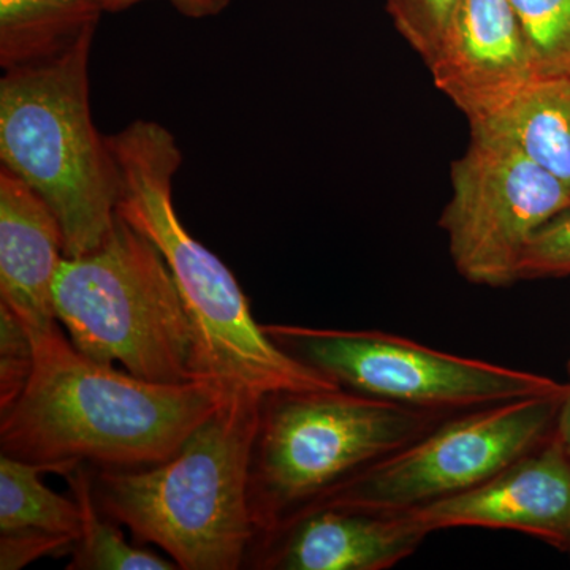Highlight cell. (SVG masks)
Returning a JSON list of instances; mask_svg holds the SVG:
<instances>
[{"mask_svg":"<svg viewBox=\"0 0 570 570\" xmlns=\"http://www.w3.org/2000/svg\"><path fill=\"white\" fill-rule=\"evenodd\" d=\"M94 36L50 61L7 70L0 80L2 168L50 206L66 257L102 245L121 197L118 163L91 116Z\"/></svg>","mask_w":570,"mask_h":570,"instance_id":"obj_4","label":"cell"},{"mask_svg":"<svg viewBox=\"0 0 570 570\" xmlns=\"http://www.w3.org/2000/svg\"><path fill=\"white\" fill-rule=\"evenodd\" d=\"M461 0H385L396 31L423 62L434 55Z\"/></svg>","mask_w":570,"mask_h":570,"instance_id":"obj_19","label":"cell"},{"mask_svg":"<svg viewBox=\"0 0 570 570\" xmlns=\"http://www.w3.org/2000/svg\"><path fill=\"white\" fill-rule=\"evenodd\" d=\"M426 67L469 126L497 115L538 78L509 0H461Z\"/></svg>","mask_w":570,"mask_h":570,"instance_id":"obj_10","label":"cell"},{"mask_svg":"<svg viewBox=\"0 0 570 570\" xmlns=\"http://www.w3.org/2000/svg\"><path fill=\"white\" fill-rule=\"evenodd\" d=\"M262 400L225 396L170 459L153 466L92 469L97 505L179 569L246 568L258 539L249 469Z\"/></svg>","mask_w":570,"mask_h":570,"instance_id":"obj_3","label":"cell"},{"mask_svg":"<svg viewBox=\"0 0 570 570\" xmlns=\"http://www.w3.org/2000/svg\"><path fill=\"white\" fill-rule=\"evenodd\" d=\"M52 299L82 355L160 384L197 381L193 325L175 277L160 250L121 216L102 245L63 257Z\"/></svg>","mask_w":570,"mask_h":570,"instance_id":"obj_6","label":"cell"},{"mask_svg":"<svg viewBox=\"0 0 570 570\" xmlns=\"http://www.w3.org/2000/svg\"><path fill=\"white\" fill-rule=\"evenodd\" d=\"M538 78L570 75V0H509Z\"/></svg>","mask_w":570,"mask_h":570,"instance_id":"obj_18","label":"cell"},{"mask_svg":"<svg viewBox=\"0 0 570 570\" xmlns=\"http://www.w3.org/2000/svg\"><path fill=\"white\" fill-rule=\"evenodd\" d=\"M264 330L288 355L341 389L441 414L566 390L542 374L449 354L379 330L283 324Z\"/></svg>","mask_w":570,"mask_h":570,"instance_id":"obj_7","label":"cell"},{"mask_svg":"<svg viewBox=\"0 0 570 570\" xmlns=\"http://www.w3.org/2000/svg\"><path fill=\"white\" fill-rule=\"evenodd\" d=\"M36 366V348L28 328L0 303V412L21 396Z\"/></svg>","mask_w":570,"mask_h":570,"instance_id":"obj_20","label":"cell"},{"mask_svg":"<svg viewBox=\"0 0 570 570\" xmlns=\"http://www.w3.org/2000/svg\"><path fill=\"white\" fill-rule=\"evenodd\" d=\"M140 2L142 0H100L105 11H122ZM167 2L171 3L183 17L205 20L223 13L230 6L232 0H167Z\"/></svg>","mask_w":570,"mask_h":570,"instance_id":"obj_23","label":"cell"},{"mask_svg":"<svg viewBox=\"0 0 570 570\" xmlns=\"http://www.w3.org/2000/svg\"><path fill=\"white\" fill-rule=\"evenodd\" d=\"M452 415L341 387L266 395L249 469L258 538Z\"/></svg>","mask_w":570,"mask_h":570,"instance_id":"obj_5","label":"cell"},{"mask_svg":"<svg viewBox=\"0 0 570 570\" xmlns=\"http://www.w3.org/2000/svg\"><path fill=\"white\" fill-rule=\"evenodd\" d=\"M77 539L39 530L0 532V569L20 570L45 557H66Z\"/></svg>","mask_w":570,"mask_h":570,"instance_id":"obj_22","label":"cell"},{"mask_svg":"<svg viewBox=\"0 0 570 570\" xmlns=\"http://www.w3.org/2000/svg\"><path fill=\"white\" fill-rule=\"evenodd\" d=\"M471 135L505 142L570 187V75L535 78Z\"/></svg>","mask_w":570,"mask_h":570,"instance_id":"obj_14","label":"cell"},{"mask_svg":"<svg viewBox=\"0 0 570 570\" xmlns=\"http://www.w3.org/2000/svg\"><path fill=\"white\" fill-rule=\"evenodd\" d=\"M570 276V209L540 227L521 255L519 279Z\"/></svg>","mask_w":570,"mask_h":570,"instance_id":"obj_21","label":"cell"},{"mask_svg":"<svg viewBox=\"0 0 570 570\" xmlns=\"http://www.w3.org/2000/svg\"><path fill=\"white\" fill-rule=\"evenodd\" d=\"M430 530L485 528L570 550V456L557 431L482 485L411 510Z\"/></svg>","mask_w":570,"mask_h":570,"instance_id":"obj_11","label":"cell"},{"mask_svg":"<svg viewBox=\"0 0 570 570\" xmlns=\"http://www.w3.org/2000/svg\"><path fill=\"white\" fill-rule=\"evenodd\" d=\"M439 225L456 272L471 284L519 283L521 255L540 227L570 209V187L505 142L471 135L452 164Z\"/></svg>","mask_w":570,"mask_h":570,"instance_id":"obj_9","label":"cell"},{"mask_svg":"<svg viewBox=\"0 0 570 570\" xmlns=\"http://www.w3.org/2000/svg\"><path fill=\"white\" fill-rule=\"evenodd\" d=\"M564 392L452 415L309 509L411 512L475 489L554 433Z\"/></svg>","mask_w":570,"mask_h":570,"instance_id":"obj_8","label":"cell"},{"mask_svg":"<svg viewBox=\"0 0 570 570\" xmlns=\"http://www.w3.org/2000/svg\"><path fill=\"white\" fill-rule=\"evenodd\" d=\"M108 142L121 175L116 213L160 250L175 277L193 325L197 381L224 395L255 397L340 389L266 335L230 268L184 227L174 202L183 164L175 135L138 119Z\"/></svg>","mask_w":570,"mask_h":570,"instance_id":"obj_2","label":"cell"},{"mask_svg":"<svg viewBox=\"0 0 570 570\" xmlns=\"http://www.w3.org/2000/svg\"><path fill=\"white\" fill-rule=\"evenodd\" d=\"M61 225L50 206L6 168L0 170V303L29 333L59 325L56 277L63 254Z\"/></svg>","mask_w":570,"mask_h":570,"instance_id":"obj_13","label":"cell"},{"mask_svg":"<svg viewBox=\"0 0 570 570\" xmlns=\"http://www.w3.org/2000/svg\"><path fill=\"white\" fill-rule=\"evenodd\" d=\"M568 553L570 554V550L568 551Z\"/></svg>","mask_w":570,"mask_h":570,"instance_id":"obj_25","label":"cell"},{"mask_svg":"<svg viewBox=\"0 0 570 570\" xmlns=\"http://www.w3.org/2000/svg\"><path fill=\"white\" fill-rule=\"evenodd\" d=\"M570 373V365H569ZM557 434L570 456V381L566 384L564 396H562L560 412L557 419Z\"/></svg>","mask_w":570,"mask_h":570,"instance_id":"obj_24","label":"cell"},{"mask_svg":"<svg viewBox=\"0 0 570 570\" xmlns=\"http://www.w3.org/2000/svg\"><path fill=\"white\" fill-rule=\"evenodd\" d=\"M29 335L36 366L0 412V449L62 478L80 464L138 469L170 459L227 396L209 382L160 384L96 362L61 325Z\"/></svg>","mask_w":570,"mask_h":570,"instance_id":"obj_1","label":"cell"},{"mask_svg":"<svg viewBox=\"0 0 570 570\" xmlns=\"http://www.w3.org/2000/svg\"><path fill=\"white\" fill-rule=\"evenodd\" d=\"M81 513V531L71 550L69 570H176L174 560L134 547L115 520L97 505L92 468L80 464L63 475Z\"/></svg>","mask_w":570,"mask_h":570,"instance_id":"obj_17","label":"cell"},{"mask_svg":"<svg viewBox=\"0 0 570 570\" xmlns=\"http://www.w3.org/2000/svg\"><path fill=\"white\" fill-rule=\"evenodd\" d=\"M104 11L100 0H0V66L58 58L96 33Z\"/></svg>","mask_w":570,"mask_h":570,"instance_id":"obj_15","label":"cell"},{"mask_svg":"<svg viewBox=\"0 0 570 570\" xmlns=\"http://www.w3.org/2000/svg\"><path fill=\"white\" fill-rule=\"evenodd\" d=\"M43 474H56L55 468L0 453V532L39 530L78 539L77 501L48 489Z\"/></svg>","mask_w":570,"mask_h":570,"instance_id":"obj_16","label":"cell"},{"mask_svg":"<svg viewBox=\"0 0 570 570\" xmlns=\"http://www.w3.org/2000/svg\"><path fill=\"white\" fill-rule=\"evenodd\" d=\"M411 512L313 508L261 535L247 566L268 570H385L430 535Z\"/></svg>","mask_w":570,"mask_h":570,"instance_id":"obj_12","label":"cell"}]
</instances>
